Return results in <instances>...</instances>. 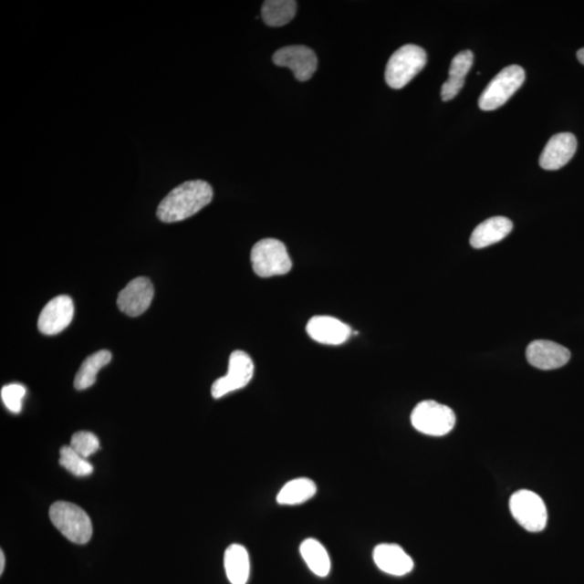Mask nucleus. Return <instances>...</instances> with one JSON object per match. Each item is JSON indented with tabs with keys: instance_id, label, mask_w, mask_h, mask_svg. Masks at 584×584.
I'll return each mask as SVG.
<instances>
[{
	"instance_id": "obj_1",
	"label": "nucleus",
	"mask_w": 584,
	"mask_h": 584,
	"mask_svg": "<svg viewBox=\"0 0 584 584\" xmlns=\"http://www.w3.org/2000/svg\"><path fill=\"white\" fill-rule=\"evenodd\" d=\"M214 198V190L206 181L192 180L174 188L157 208V217L173 224L193 217Z\"/></svg>"
},
{
	"instance_id": "obj_2",
	"label": "nucleus",
	"mask_w": 584,
	"mask_h": 584,
	"mask_svg": "<svg viewBox=\"0 0 584 584\" xmlns=\"http://www.w3.org/2000/svg\"><path fill=\"white\" fill-rule=\"evenodd\" d=\"M426 52L422 47L405 45L396 50L385 68V81L392 89H402L422 71L426 64Z\"/></svg>"
},
{
	"instance_id": "obj_3",
	"label": "nucleus",
	"mask_w": 584,
	"mask_h": 584,
	"mask_svg": "<svg viewBox=\"0 0 584 584\" xmlns=\"http://www.w3.org/2000/svg\"><path fill=\"white\" fill-rule=\"evenodd\" d=\"M49 516L55 527L69 541L85 545L91 539V519L79 506L67 501H57L50 507Z\"/></svg>"
},
{
	"instance_id": "obj_4",
	"label": "nucleus",
	"mask_w": 584,
	"mask_h": 584,
	"mask_svg": "<svg viewBox=\"0 0 584 584\" xmlns=\"http://www.w3.org/2000/svg\"><path fill=\"white\" fill-rule=\"evenodd\" d=\"M251 265L256 276L273 277L285 276L292 268V262L285 244L276 238H265L251 250Z\"/></svg>"
},
{
	"instance_id": "obj_5",
	"label": "nucleus",
	"mask_w": 584,
	"mask_h": 584,
	"mask_svg": "<svg viewBox=\"0 0 584 584\" xmlns=\"http://www.w3.org/2000/svg\"><path fill=\"white\" fill-rule=\"evenodd\" d=\"M414 429L430 436H443L452 432L455 424L453 409L434 401L419 402L412 412Z\"/></svg>"
},
{
	"instance_id": "obj_6",
	"label": "nucleus",
	"mask_w": 584,
	"mask_h": 584,
	"mask_svg": "<svg viewBox=\"0 0 584 584\" xmlns=\"http://www.w3.org/2000/svg\"><path fill=\"white\" fill-rule=\"evenodd\" d=\"M525 78L524 68L519 66H510L502 69L485 88L478 100V107L483 110L501 108L522 87Z\"/></svg>"
},
{
	"instance_id": "obj_7",
	"label": "nucleus",
	"mask_w": 584,
	"mask_h": 584,
	"mask_svg": "<svg viewBox=\"0 0 584 584\" xmlns=\"http://www.w3.org/2000/svg\"><path fill=\"white\" fill-rule=\"evenodd\" d=\"M510 510L516 522L530 533L546 528L548 511L545 502L530 490H518L510 499Z\"/></svg>"
},
{
	"instance_id": "obj_8",
	"label": "nucleus",
	"mask_w": 584,
	"mask_h": 584,
	"mask_svg": "<svg viewBox=\"0 0 584 584\" xmlns=\"http://www.w3.org/2000/svg\"><path fill=\"white\" fill-rule=\"evenodd\" d=\"M255 365L250 356L244 350H234L230 356L226 375L215 380L213 384L214 399H221L226 394L246 387L253 379Z\"/></svg>"
},
{
	"instance_id": "obj_9",
	"label": "nucleus",
	"mask_w": 584,
	"mask_h": 584,
	"mask_svg": "<svg viewBox=\"0 0 584 584\" xmlns=\"http://www.w3.org/2000/svg\"><path fill=\"white\" fill-rule=\"evenodd\" d=\"M273 62L279 68H288L297 80L308 81L318 69V57L306 46H287L273 55Z\"/></svg>"
},
{
	"instance_id": "obj_10",
	"label": "nucleus",
	"mask_w": 584,
	"mask_h": 584,
	"mask_svg": "<svg viewBox=\"0 0 584 584\" xmlns=\"http://www.w3.org/2000/svg\"><path fill=\"white\" fill-rule=\"evenodd\" d=\"M74 303L68 296H58L50 300L38 318V329L42 334L54 336L60 334L72 323Z\"/></svg>"
},
{
	"instance_id": "obj_11",
	"label": "nucleus",
	"mask_w": 584,
	"mask_h": 584,
	"mask_svg": "<svg viewBox=\"0 0 584 584\" xmlns=\"http://www.w3.org/2000/svg\"><path fill=\"white\" fill-rule=\"evenodd\" d=\"M154 297V287L151 280L138 277L131 280L117 297V306L128 317L137 318L142 315L151 306Z\"/></svg>"
},
{
	"instance_id": "obj_12",
	"label": "nucleus",
	"mask_w": 584,
	"mask_h": 584,
	"mask_svg": "<svg viewBox=\"0 0 584 584\" xmlns=\"http://www.w3.org/2000/svg\"><path fill=\"white\" fill-rule=\"evenodd\" d=\"M526 358L531 366L541 370H558L568 363L571 354L568 348L557 342L537 340L526 349Z\"/></svg>"
},
{
	"instance_id": "obj_13",
	"label": "nucleus",
	"mask_w": 584,
	"mask_h": 584,
	"mask_svg": "<svg viewBox=\"0 0 584 584\" xmlns=\"http://www.w3.org/2000/svg\"><path fill=\"white\" fill-rule=\"evenodd\" d=\"M577 139L570 132L555 134L546 145L539 163L546 171H558L570 162L577 151Z\"/></svg>"
},
{
	"instance_id": "obj_14",
	"label": "nucleus",
	"mask_w": 584,
	"mask_h": 584,
	"mask_svg": "<svg viewBox=\"0 0 584 584\" xmlns=\"http://www.w3.org/2000/svg\"><path fill=\"white\" fill-rule=\"evenodd\" d=\"M307 331L314 341L328 346H339L352 334L347 324L331 317H314L308 321Z\"/></svg>"
},
{
	"instance_id": "obj_15",
	"label": "nucleus",
	"mask_w": 584,
	"mask_h": 584,
	"mask_svg": "<svg viewBox=\"0 0 584 584\" xmlns=\"http://www.w3.org/2000/svg\"><path fill=\"white\" fill-rule=\"evenodd\" d=\"M373 560L385 574L402 577L413 569V560L400 546L382 543L373 550Z\"/></svg>"
},
{
	"instance_id": "obj_16",
	"label": "nucleus",
	"mask_w": 584,
	"mask_h": 584,
	"mask_svg": "<svg viewBox=\"0 0 584 584\" xmlns=\"http://www.w3.org/2000/svg\"><path fill=\"white\" fill-rule=\"evenodd\" d=\"M513 224L506 217H494L482 222L473 231L470 244L473 248L482 249L499 243L512 232Z\"/></svg>"
},
{
	"instance_id": "obj_17",
	"label": "nucleus",
	"mask_w": 584,
	"mask_h": 584,
	"mask_svg": "<svg viewBox=\"0 0 584 584\" xmlns=\"http://www.w3.org/2000/svg\"><path fill=\"white\" fill-rule=\"evenodd\" d=\"M224 568L227 579L232 584H246L250 575V559L246 548L232 545L224 554Z\"/></svg>"
},
{
	"instance_id": "obj_18",
	"label": "nucleus",
	"mask_w": 584,
	"mask_h": 584,
	"mask_svg": "<svg viewBox=\"0 0 584 584\" xmlns=\"http://www.w3.org/2000/svg\"><path fill=\"white\" fill-rule=\"evenodd\" d=\"M317 492V484L309 478H296L279 490L276 501L280 506H299L311 500Z\"/></svg>"
},
{
	"instance_id": "obj_19",
	"label": "nucleus",
	"mask_w": 584,
	"mask_h": 584,
	"mask_svg": "<svg viewBox=\"0 0 584 584\" xmlns=\"http://www.w3.org/2000/svg\"><path fill=\"white\" fill-rule=\"evenodd\" d=\"M300 553L313 574L325 578L329 575L331 563L328 552L317 539L308 538L301 543Z\"/></svg>"
},
{
	"instance_id": "obj_20",
	"label": "nucleus",
	"mask_w": 584,
	"mask_h": 584,
	"mask_svg": "<svg viewBox=\"0 0 584 584\" xmlns=\"http://www.w3.org/2000/svg\"><path fill=\"white\" fill-rule=\"evenodd\" d=\"M110 360H112V354L108 349L98 350L95 354L88 356L75 377V389L83 391L92 387L97 381L98 372L110 364Z\"/></svg>"
},
{
	"instance_id": "obj_21",
	"label": "nucleus",
	"mask_w": 584,
	"mask_h": 584,
	"mask_svg": "<svg viewBox=\"0 0 584 584\" xmlns=\"http://www.w3.org/2000/svg\"><path fill=\"white\" fill-rule=\"evenodd\" d=\"M296 13L297 3L294 0H267L261 9L263 22L272 27L288 25Z\"/></svg>"
},
{
	"instance_id": "obj_22",
	"label": "nucleus",
	"mask_w": 584,
	"mask_h": 584,
	"mask_svg": "<svg viewBox=\"0 0 584 584\" xmlns=\"http://www.w3.org/2000/svg\"><path fill=\"white\" fill-rule=\"evenodd\" d=\"M60 465L76 476H88L93 472V466L87 459L74 451L71 446H63L60 451Z\"/></svg>"
},
{
	"instance_id": "obj_23",
	"label": "nucleus",
	"mask_w": 584,
	"mask_h": 584,
	"mask_svg": "<svg viewBox=\"0 0 584 584\" xmlns=\"http://www.w3.org/2000/svg\"><path fill=\"white\" fill-rule=\"evenodd\" d=\"M71 447L76 453L79 454L81 457L87 459L100 449V442H99V438L91 433V432L80 431L72 436Z\"/></svg>"
},
{
	"instance_id": "obj_24",
	"label": "nucleus",
	"mask_w": 584,
	"mask_h": 584,
	"mask_svg": "<svg viewBox=\"0 0 584 584\" xmlns=\"http://www.w3.org/2000/svg\"><path fill=\"white\" fill-rule=\"evenodd\" d=\"M2 401L8 411L19 413L22 411V402L26 394L25 385L13 383L5 385L2 389Z\"/></svg>"
},
{
	"instance_id": "obj_25",
	"label": "nucleus",
	"mask_w": 584,
	"mask_h": 584,
	"mask_svg": "<svg viewBox=\"0 0 584 584\" xmlns=\"http://www.w3.org/2000/svg\"><path fill=\"white\" fill-rule=\"evenodd\" d=\"M473 62H474V55L472 51H461L453 58L451 68H449V78L465 80V76L470 72Z\"/></svg>"
},
{
	"instance_id": "obj_26",
	"label": "nucleus",
	"mask_w": 584,
	"mask_h": 584,
	"mask_svg": "<svg viewBox=\"0 0 584 584\" xmlns=\"http://www.w3.org/2000/svg\"><path fill=\"white\" fill-rule=\"evenodd\" d=\"M465 84V80H460L449 78L446 83L442 86L441 96L443 101H451L454 98L458 96V93L463 89Z\"/></svg>"
},
{
	"instance_id": "obj_27",
	"label": "nucleus",
	"mask_w": 584,
	"mask_h": 584,
	"mask_svg": "<svg viewBox=\"0 0 584 584\" xmlns=\"http://www.w3.org/2000/svg\"><path fill=\"white\" fill-rule=\"evenodd\" d=\"M5 554L3 551H0V574L3 575L5 569Z\"/></svg>"
},
{
	"instance_id": "obj_28",
	"label": "nucleus",
	"mask_w": 584,
	"mask_h": 584,
	"mask_svg": "<svg viewBox=\"0 0 584 584\" xmlns=\"http://www.w3.org/2000/svg\"><path fill=\"white\" fill-rule=\"evenodd\" d=\"M577 57H578V60H579V62L582 63L584 66V48L577 52Z\"/></svg>"
}]
</instances>
